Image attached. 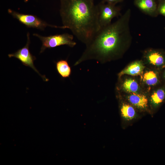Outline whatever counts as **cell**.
Here are the masks:
<instances>
[{"label":"cell","instance_id":"obj_3","mask_svg":"<svg viewBox=\"0 0 165 165\" xmlns=\"http://www.w3.org/2000/svg\"><path fill=\"white\" fill-rule=\"evenodd\" d=\"M33 35L39 38L42 42L41 53L44 51L46 48H54L63 45H67L73 47L76 44L73 40V35L68 33L48 36H42L36 33L34 34Z\"/></svg>","mask_w":165,"mask_h":165},{"label":"cell","instance_id":"obj_20","mask_svg":"<svg viewBox=\"0 0 165 165\" xmlns=\"http://www.w3.org/2000/svg\"><path fill=\"white\" fill-rule=\"evenodd\" d=\"M164 77L165 78V71L164 73Z\"/></svg>","mask_w":165,"mask_h":165},{"label":"cell","instance_id":"obj_6","mask_svg":"<svg viewBox=\"0 0 165 165\" xmlns=\"http://www.w3.org/2000/svg\"><path fill=\"white\" fill-rule=\"evenodd\" d=\"M27 41L25 46L16 52L8 54L9 57H14L19 60L24 65L32 68L45 81L48 79L42 75L36 69L34 64V61L35 59V57L32 56L30 53L29 46L30 42L29 34L27 33Z\"/></svg>","mask_w":165,"mask_h":165},{"label":"cell","instance_id":"obj_9","mask_svg":"<svg viewBox=\"0 0 165 165\" xmlns=\"http://www.w3.org/2000/svg\"><path fill=\"white\" fill-rule=\"evenodd\" d=\"M144 68V66L141 61H135L131 63L122 71L118 75L120 77L125 74L133 76L140 75L142 73Z\"/></svg>","mask_w":165,"mask_h":165},{"label":"cell","instance_id":"obj_19","mask_svg":"<svg viewBox=\"0 0 165 165\" xmlns=\"http://www.w3.org/2000/svg\"><path fill=\"white\" fill-rule=\"evenodd\" d=\"M158 0L159 1V2H161V1H163V0Z\"/></svg>","mask_w":165,"mask_h":165},{"label":"cell","instance_id":"obj_17","mask_svg":"<svg viewBox=\"0 0 165 165\" xmlns=\"http://www.w3.org/2000/svg\"><path fill=\"white\" fill-rule=\"evenodd\" d=\"M124 0H102L103 2L113 5H116V4L122 2Z\"/></svg>","mask_w":165,"mask_h":165},{"label":"cell","instance_id":"obj_12","mask_svg":"<svg viewBox=\"0 0 165 165\" xmlns=\"http://www.w3.org/2000/svg\"><path fill=\"white\" fill-rule=\"evenodd\" d=\"M165 99V90L160 88L155 91L151 96V101L152 104L157 107L160 105Z\"/></svg>","mask_w":165,"mask_h":165},{"label":"cell","instance_id":"obj_13","mask_svg":"<svg viewBox=\"0 0 165 165\" xmlns=\"http://www.w3.org/2000/svg\"><path fill=\"white\" fill-rule=\"evenodd\" d=\"M121 113L123 117L127 120L133 119L136 115L134 108L131 105L127 104H123L121 108Z\"/></svg>","mask_w":165,"mask_h":165},{"label":"cell","instance_id":"obj_14","mask_svg":"<svg viewBox=\"0 0 165 165\" xmlns=\"http://www.w3.org/2000/svg\"><path fill=\"white\" fill-rule=\"evenodd\" d=\"M143 80L145 83L149 86H154L159 82L157 74L152 71L146 72L143 75Z\"/></svg>","mask_w":165,"mask_h":165},{"label":"cell","instance_id":"obj_18","mask_svg":"<svg viewBox=\"0 0 165 165\" xmlns=\"http://www.w3.org/2000/svg\"><path fill=\"white\" fill-rule=\"evenodd\" d=\"M28 1V0H24V2H27Z\"/></svg>","mask_w":165,"mask_h":165},{"label":"cell","instance_id":"obj_5","mask_svg":"<svg viewBox=\"0 0 165 165\" xmlns=\"http://www.w3.org/2000/svg\"><path fill=\"white\" fill-rule=\"evenodd\" d=\"M98 20L101 28L111 23L115 17L121 16L120 9L118 7L101 1L97 5Z\"/></svg>","mask_w":165,"mask_h":165},{"label":"cell","instance_id":"obj_2","mask_svg":"<svg viewBox=\"0 0 165 165\" xmlns=\"http://www.w3.org/2000/svg\"><path fill=\"white\" fill-rule=\"evenodd\" d=\"M63 26L86 45L100 29L97 5L92 0H60Z\"/></svg>","mask_w":165,"mask_h":165},{"label":"cell","instance_id":"obj_10","mask_svg":"<svg viewBox=\"0 0 165 165\" xmlns=\"http://www.w3.org/2000/svg\"><path fill=\"white\" fill-rule=\"evenodd\" d=\"M128 99L131 104L139 108L145 109L148 106V99L143 94L131 93L128 97Z\"/></svg>","mask_w":165,"mask_h":165},{"label":"cell","instance_id":"obj_15","mask_svg":"<svg viewBox=\"0 0 165 165\" xmlns=\"http://www.w3.org/2000/svg\"><path fill=\"white\" fill-rule=\"evenodd\" d=\"M123 87L125 91L131 93H136L139 89L137 82L132 79H126L123 85Z\"/></svg>","mask_w":165,"mask_h":165},{"label":"cell","instance_id":"obj_21","mask_svg":"<svg viewBox=\"0 0 165 165\" xmlns=\"http://www.w3.org/2000/svg\"><path fill=\"white\" fill-rule=\"evenodd\" d=\"M93 0V1H94V0Z\"/></svg>","mask_w":165,"mask_h":165},{"label":"cell","instance_id":"obj_16","mask_svg":"<svg viewBox=\"0 0 165 165\" xmlns=\"http://www.w3.org/2000/svg\"><path fill=\"white\" fill-rule=\"evenodd\" d=\"M157 13L165 16V0L160 2L158 6Z\"/></svg>","mask_w":165,"mask_h":165},{"label":"cell","instance_id":"obj_1","mask_svg":"<svg viewBox=\"0 0 165 165\" xmlns=\"http://www.w3.org/2000/svg\"><path fill=\"white\" fill-rule=\"evenodd\" d=\"M131 15L129 9L115 22L101 28L76 64L90 59L103 61L119 56L132 38Z\"/></svg>","mask_w":165,"mask_h":165},{"label":"cell","instance_id":"obj_4","mask_svg":"<svg viewBox=\"0 0 165 165\" xmlns=\"http://www.w3.org/2000/svg\"><path fill=\"white\" fill-rule=\"evenodd\" d=\"M8 12L14 18L28 28H33L41 30H44L47 27L65 28L63 26H60L48 24L33 15L20 13L10 9H8Z\"/></svg>","mask_w":165,"mask_h":165},{"label":"cell","instance_id":"obj_11","mask_svg":"<svg viewBox=\"0 0 165 165\" xmlns=\"http://www.w3.org/2000/svg\"><path fill=\"white\" fill-rule=\"evenodd\" d=\"M56 69L61 76L63 78L68 77L71 73V69L67 61L61 60L57 62L56 64Z\"/></svg>","mask_w":165,"mask_h":165},{"label":"cell","instance_id":"obj_7","mask_svg":"<svg viewBox=\"0 0 165 165\" xmlns=\"http://www.w3.org/2000/svg\"><path fill=\"white\" fill-rule=\"evenodd\" d=\"M134 4L143 13L151 16L158 14V6L155 0H134Z\"/></svg>","mask_w":165,"mask_h":165},{"label":"cell","instance_id":"obj_8","mask_svg":"<svg viewBox=\"0 0 165 165\" xmlns=\"http://www.w3.org/2000/svg\"><path fill=\"white\" fill-rule=\"evenodd\" d=\"M145 56L150 63L156 66L161 67L165 64V56L158 50H148L145 52Z\"/></svg>","mask_w":165,"mask_h":165}]
</instances>
